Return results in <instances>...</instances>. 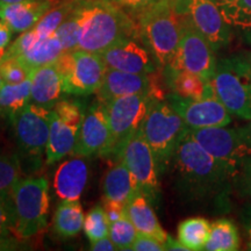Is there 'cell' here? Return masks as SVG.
Instances as JSON below:
<instances>
[{
	"label": "cell",
	"instance_id": "obj_7",
	"mask_svg": "<svg viewBox=\"0 0 251 251\" xmlns=\"http://www.w3.org/2000/svg\"><path fill=\"white\" fill-rule=\"evenodd\" d=\"M188 135L224 165L233 177L241 170L244 159L251 155V142L246 127L198 128L188 129Z\"/></svg>",
	"mask_w": 251,
	"mask_h": 251
},
{
	"label": "cell",
	"instance_id": "obj_9",
	"mask_svg": "<svg viewBox=\"0 0 251 251\" xmlns=\"http://www.w3.org/2000/svg\"><path fill=\"white\" fill-rule=\"evenodd\" d=\"M86 109L79 100L61 99L51 108L47 164H54L74 152Z\"/></svg>",
	"mask_w": 251,
	"mask_h": 251
},
{
	"label": "cell",
	"instance_id": "obj_18",
	"mask_svg": "<svg viewBox=\"0 0 251 251\" xmlns=\"http://www.w3.org/2000/svg\"><path fill=\"white\" fill-rule=\"evenodd\" d=\"M106 67L131 74L151 75L155 72L151 54L142 41L127 37L100 54Z\"/></svg>",
	"mask_w": 251,
	"mask_h": 251
},
{
	"label": "cell",
	"instance_id": "obj_32",
	"mask_svg": "<svg viewBox=\"0 0 251 251\" xmlns=\"http://www.w3.org/2000/svg\"><path fill=\"white\" fill-rule=\"evenodd\" d=\"M14 218L9 194L0 196V250L12 249L17 244Z\"/></svg>",
	"mask_w": 251,
	"mask_h": 251
},
{
	"label": "cell",
	"instance_id": "obj_5",
	"mask_svg": "<svg viewBox=\"0 0 251 251\" xmlns=\"http://www.w3.org/2000/svg\"><path fill=\"white\" fill-rule=\"evenodd\" d=\"M190 128L181 117L162 99H153L140 130L156 157L159 174L170 164Z\"/></svg>",
	"mask_w": 251,
	"mask_h": 251
},
{
	"label": "cell",
	"instance_id": "obj_11",
	"mask_svg": "<svg viewBox=\"0 0 251 251\" xmlns=\"http://www.w3.org/2000/svg\"><path fill=\"white\" fill-rule=\"evenodd\" d=\"M55 65L64 80L65 93L72 96L98 92L107 70L101 56L83 50L64 51Z\"/></svg>",
	"mask_w": 251,
	"mask_h": 251
},
{
	"label": "cell",
	"instance_id": "obj_36",
	"mask_svg": "<svg viewBox=\"0 0 251 251\" xmlns=\"http://www.w3.org/2000/svg\"><path fill=\"white\" fill-rule=\"evenodd\" d=\"M76 6L56 30V35H57L64 51H75L78 47V28L79 27H78Z\"/></svg>",
	"mask_w": 251,
	"mask_h": 251
},
{
	"label": "cell",
	"instance_id": "obj_12",
	"mask_svg": "<svg viewBox=\"0 0 251 251\" xmlns=\"http://www.w3.org/2000/svg\"><path fill=\"white\" fill-rule=\"evenodd\" d=\"M115 159L124 163L150 201L159 193V169L156 157L139 129L124 143Z\"/></svg>",
	"mask_w": 251,
	"mask_h": 251
},
{
	"label": "cell",
	"instance_id": "obj_16",
	"mask_svg": "<svg viewBox=\"0 0 251 251\" xmlns=\"http://www.w3.org/2000/svg\"><path fill=\"white\" fill-rule=\"evenodd\" d=\"M166 101L180 115L190 129L225 127L233 120L228 109L215 96L201 99H185L171 93L166 97Z\"/></svg>",
	"mask_w": 251,
	"mask_h": 251
},
{
	"label": "cell",
	"instance_id": "obj_30",
	"mask_svg": "<svg viewBox=\"0 0 251 251\" xmlns=\"http://www.w3.org/2000/svg\"><path fill=\"white\" fill-rule=\"evenodd\" d=\"M76 2L77 0H63L58 4L54 5L40 19V21L33 27V29H35L40 35L43 36L55 34L59 25L65 20V18L75 8Z\"/></svg>",
	"mask_w": 251,
	"mask_h": 251
},
{
	"label": "cell",
	"instance_id": "obj_28",
	"mask_svg": "<svg viewBox=\"0 0 251 251\" xmlns=\"http://www.w3.org/2000/svg\"><path fill=\"white\" fill-rule=\"evenodd\" d=\"M211 224L203 218L184 220L178 227V241L188 251L205 250L211 234Z\"/></svg>",
	"mask_w": 251,
	"mask_h": 251
},
{
	"label": "cell",
	"instance_id": "obj_33",
	"mask_svg": "<svg viewBox=\"0 0 251 251\" xmlns=\"http://www.w3.org/2000/svg\"><path fill=\"white\" fill-rule=\"evenodd\" d=\"M109 224L103 206L97 205L87 213L84 221V231H85L90 242L107 237L109 234Z\"/></svg>",
	"mask_w": 251,
	"mask_h": 251
},
{
	"label": "cell",
	"instance_id": "obj_29",
	"mask_svg": "<svg viewBox=\"0 0 251 251\" xmlns=\"http://www.w3.org/2000/svg\"><path fill=\"white\" fill-rule=\"evenodd\" d=\"M240 249V234L233 221L220 219L211 226V234L207 241V251H236Z\"/></svg>",
	"mask_w": 251,
	"mask_h": 251
},
{
	"label": "cell",
	"instance_id": "obj_42",
	"mask_svg": "<svg viewBox=\"0 0 251 251\" xmlns=\"http://www.w3.org/2000/svg\"><path fill=\"white\" fill-rule=\"evenodd\" d=\"M241 219L247 233V250H251V205L244 207Z\"/></svg>",
	"mask_w": 251,
	"mask_h": 251
},
{
	"label": "cell",
	"instance_id": "obj_17",
	"mask_svg": "<svg viewBox=\"0 0 251 251\" xmlns=\"http://www.w3.org/2000/svg\"><path fill=\"white\" fill-rule=\"evenodd\" d=\"M111 142V128L106 103L96 100L86 109L76 147L72 155L86 157L105 156Z\"/></svg>",
	"mask_w": 251,
	"mask_h": 251
},
{
	"label": "cell",
	"instance_id": "obj_44",
	"mask_svg": "<svg viewBox=\"0 0 251 251\" xmlns=\"http://www.w3.org/2000/svg\"><path fill=\"white\" fill-rule=\"evenodd\" d=\"M12 31L8 25H6L4 21L0 20V49L7 48L12 40Z\"/></svg>",
	"mask_w": 251,
	"mask_h": 251
},
{
	"label": "cell",
	"instance_id": "obj_4",
	"mask_svg": "<svg viewBox=\"0 0 251 251\" xmlns=\"http://www.w3.org/2000/svg\"><path fill=\"white\" fill-rule=\"evenodd\" d=\"M211 84L215 97L231 115L251 120V55L216 62Z\"/></svg>",
	"mask_w": 251,
	"mask_h": 251
},
{
	"label": "cell",
	"instance_id": "obj_43",
	"mask_svg": "<svg viewBox=\"0 0 251 251\" xmlns=\"http://www.w3.org/2000/svg\"><path fill=\"white\" fill-rule=\"evenodd\" d=\"M91 250L93 251H113L118 250V248L115 247V244L112 242V240L107 237L100 238V240L94 241V242H91Z\"/></svg>",
	"mask_w": 251,
	"mask_h": 251
},
{
	"label": "cell",
	"instance_id": "obj_31",
	"mask_svg": "<svg viewBox=\"0 0 251 251\" xmlns=\"http://www.w3.org/2000/svg\"><path fill=\"white\" fill-rule=\"evenodd\" d=\"M222 17L228 25L251 30V8L242 0H215Z\"/></svg>",
	"mask_w": 251,
	"mask_h": 251
},
{
	"label": "cell",
	"instance_id": "obj_49",
	"mask_svg": "<svg viewBox=\"0 0 251 251\" xmlns=\"http://www.w3.org/2000/svg\"><path fill=\"white\" fill-rule=\"evenodd\" d=\"M242 2L244 5H247L248 7L251 8V0H242Z\"/></svg>",
	"mask_w": 251,
	"mask_h": 251
},
{
	"label": "cell",
	"instance_id": "obj_50",
	"mask_svg": "<svg viewBox=\"0 0 251 251\" xmlns=\"http://www.w3.org/2000/svg\"><path fill=\"white\" fill-rule=\"evenodd\" d=\"M2 84H4V80H2V77H1V74H0V91H1V87H2Z\"/></svg>",
	"mask_w": 251,
	"mask_h": 251
},
{
	"label": "cell",
	"instance_id": "obj_8",
	"mask_svg": "<svg viewBox=\"0 0 251 251\" xmlns=\"http://www.w3.org/2000/svg\"><path fill=\"white\" fill-rule=\"evenodd\" d=\"M156 98L152 92H147L120 97L106 103L111 128V142L105 157H117L126 141L140 129Z\"/></svg>",
	"mask_w": 251,
	"mask_h": 251
},
{
	"label": "cell",
	"instance_id": "obj_25",
	"mask_svg": "<svg viewBox=\"0 0 251 251\" xmlns=\"http://www.w3.org/2000/svg\"><path fill=\"white\" fill-rule=\"evenodd\" d=\"M166 79L172 93L185 99H201L215 96L211 81L184 70L166 69Z\"/></svg>",
	"mask_w": 251,
	"mask_h": 251
},
{
	"label": "cell",
	"instance_id": "obj_10",
	"mask_svg": "<svg viewBox=\"0 0 251 251\" xmlns=\"http://www.w3.org/2000/svg\"><path fill=\"white\" fill-rule=\"evenodd\" d=\"M51 109L29 102L12 119L18 149L33 168L41 165L49 140Z\"/></svg>",
	"mask_w": 251,
	"mask_h": 251
},
{
	"label": "cell",
	"instance_id": "obj_20",
	"mask_svg": "<svg viewBox=\"0 0 251 251\" xmlns=\"http://www.w3.org/2000/svg\"><path fill=\"white\" fill-rule=\"evenodd\" d=\"M58 2V0H24L0 4V20L8 25L13 33H25L30 30Z\"/></svg>",
	"mask_w": 251,
	"mask_h": 251
},
{
	"label": "cell",
	"instance_id": "obj_2",
	"mask_svg": "<svg viewBox=\"0 0 251 251\" xmlns=\"http://www.w3.org/2000/svg\"><path fill=\"white\" fill-rule=\"evenodd\" d=\"M77 50L102 54L127 37H139L136 23L122 7L108 0H78Z\"/></svg>",
	"mask_w": 251,
	"mask_h": 251
},
{
	"label": "cell",
	"instance_id": "obj_22",
	"mask_svg": "<svg viewBox=\"0 0 251 251\" xmlns=\"http://www.w3.org/2000/svg\"><path fill=\"white\" fill-rule=\"evenodd\" d=\"M29 78L31 81V102L51 109L65 93L64 80L55 63L34 69Z\"/></svg>",
	"mask_w": 251,
	"mask_h": 251
},
{
	"label": "cell",
	"instance_id": "obj_34",
	"mask_svg": "<svg viewBox=\"0 0 251 251\" xmlns=\"http://www.w3.org/2000/svg\"><path fill=\"white\" fill-rule=\"evenodd\" d=\"M20 179L21 168L18 157L0 152V196L11 193Z\"/></svg>",
	"mask_w": 251,
	"mask_h": 251
},
{
	"label": "cell",
	"instance_id": "obj_40",
	"mask_svg": "<svg viewBox=\"0 0 251 251\" xmlns=\"http://www.w3.org/2000/svg\"><path fill=\"white\" fill-rule=\"evenodd\" d=\"M108 1L115 2L122 8H128L134 12H137L149 4H151V2L156 1V0H108Z\"/></svg>",
	"mask_w": 251,
	"mask_h": 251
},
{
	"label": "cell",
	"instance_id": "obj_38",
	"mask_svg": "<svg viewBox=\"0 0 251 251\" xmlns=\"http://www.w3.org/2000/svg\"><path fill=\"white\" fill-rule=\"evenodd\" d=\"M131 250L134 251H163L165 250L164 244L156 240L155 237L149 236V235L137 234L135 238Z\"/></svg>",
	"mask_w": 251,
	"mask_h": 251
},
{
	"label": "cell",
	"instance_id": "obj_19",
	"mask_svg": "<svg viewBox=\"0 0 251 251\" xmlns=\"http://www.w3.org/2000/svg\"><path fill=\"white\" fill-rule=\"evenodd\" d=\"M152 75V74H151ZM152 92L158 99V94L153 89L150 75L131 74L115 69L107 68L103 76L101 86L98 90V99L107 103L115 98H120L131 94Z\"/></svg>",
	"mask_w": 251,
	"mask_h": 251
},
{
	"label": "cell",
	"instance_id": "obj_23",
	"mask_svg": "<svg viewBox=\"0 0 251 251\" xmlns=\"http://www.w3.org/2000/svg\"><path fill=\"white\" fill-rule=\"evenodd\" d=\"M150 202L151 201L147 198L146 194L139 192L126 203L125 213L136 228L137 233L149 235L165 244L169 235L162 228Z\"/></svg>",
	"mask_w": 251,
	"mask_h": 251
},
{
	"label": "cell",
	"instance_id": "obj_21",
	"mask_svg": "<svg viewBox=\"0 0 251 251\" xmlns=\"http://www.w3.org/2000/svg\"><path fill=\"white\" fill-rule=\"evenodd\" d=\"M89 177L84 157L75 156L63 162L54 176V190L62 201H78L83 196Z\"/></svg>",
	"mask_w": 251,
	"mask_h": 251
},
{
	"label": "cell",
	"instance_id": "obj_13",
	"mask_svg": "<svg viewBox=\"0 0 251 251\" xmlns=\"http://www.w3.org/2000/svg\"><path fill=\"white\" fill-rule=\"evenodd\" d=\"M216 62L214 48L211 43L185 18L179 46L171 63L165 68L170 70L193 72L211 81Z\"/></svg>",
	"mask_w": 251,
	"mask_h": 251
},
{
	"label": "cell",
	"instance_id": "obj_24",
	"mask_svg": "<svg viewBox=\"0 0 251 251\" xmlns=\"http://www.w3.org/2000/svg\"><path fill=\"white\" fill-rule=\"evenodd\" d=\"M142 192L136 179L122 162L109 169L103 179L105 199L126 205L135 194Z\"/></svg>",
	"mask_w": 251,
	"mask_h": 251
},
{
	"label": "cell",
	"instance_id": "obj_27",
	"mask_svg": "<svg viewBox=\"0 0 251 251\" xmlns=\"http://www.w3.org/2000/svg\"><path fill=\"white\" fill-rule=\"evenodd\" d=\"M83 208L79 201H62L56 209L54 216V227L61 237L69 238L79 234L84 229Z\"/></svg>",
	"mask_w": 251,
	"mask_h": 251
},
{
	"label": "cell",
	"instance_id": "obj_48",
	"mask_svg": "<svg viewBox=\"0 0 251 251\" xmlns=\"http://www.w3.org/2000/svg\"><path fill=\"white\" fill-rule=\"evenodd\" d=\"M6 49H7V48L0 49V62H1V59L4 58V56H5V54H6Z\"/></svg>",
	"mask_w": 251,
	"mask_h": 251
},
{
	"label": "cell",
	"instance_id": "obj_39",
	"mask_svg": "<svg viewBox=\"0 0 251 251\" xmlns=\"http://www.w3.org/2000/svg\"><path fill=\"white\" fill-rule=\"evenodd\" d=\"M103 209H105L106 215H107L109 224L118 221V220H120L126 214L124 205L108 199L103 200Z\"/></svg>",
	"mask_w": 251,
	"mask_h": 251
},
{
	"label": "cell",
	"instance_id": "obj_6",
	"mask_svg": "<svg viewBox=\"0 0 251 251\" xmlns=\"http://www.w3.org/2000/svg\"><path fill=\"white\" fill-rule=\"evenodd\" d=\"M14 233L18 238H29L46 228L49 213V183L45 177L20 179L12 188Z\"/></svg>",
	"mask_w": 251,
	"mask_h": 251
},
{
	"label": "cell",
	"instance_id": "obj_26",
	"mask_svg": "<svg viewBox=\"0 0 251 251\" xmlns=\"http://www.w3.org/2000/svg\"><path fill=\"white\" fill-rule=\"evenodd\" d=\"M29 102H31L30 78L19 84H2L0 91V117L12 120Z\"/></svg>",
	"mask_w": 251,
	"mask_h": 251
},
{
	"label": "cell",
	"instance_id": "obj_14",
	"mask_svg": "<svg viewBox=\"0 0 251 251\" xmlns=\"http://www.w3.org/2000/svg\"><path fill=\"white\" fill-rule=\"evenodd\" d=\"M177 12L208 40L214 50L227 45L230 39L229 25L215 0H174Z\"/></svg>",
	"mask_w": 251,
	"mask_h": 251
},
{
	"label": "cell",
	"instance_id": "obj_3",
	"mask_svg": "<svg viewBox=\"0 0 251 251\" xmlns=\"http://www.w3.org/2000/svg\"><path fill=\"white\" fill-rule=\"evenodd\" d=\"M137 13L140 40L157 64L168 67L179 46L185 17L178 13L174 0H156Z\"/></svg>",
	"mask_w": 251,
	"mask_h": 251
},
{
	"label": "cell",
	"instance_id": "obj_47",
	"mask_svg": "<svg viewBox=\"0 0 251 251\" xmlns=\"http://www.w3.org/2000/svg\"><path fill=\"white\" fill-rule=\"evenodd\" d=\"M246 129H247L248 137H249V140H250V142H251V120H250V124L246 127Z\"/></svg>",
	"mask_w": 251,
	"mask_h": 251
},
{
	"label": "cell",
	"instance_id": "obj_15",
	"mask_svg": "<svg viewBox=\"0 0 251 251\" xmlns=\"http://www.w3.org/2000/svg\"><path fill=\"white\" fill-rule=\"evenodd\" d=\"M64 50L57 35L43 36L35 29L21 33V35L6 49V56L17 58L29 72L34 69L54 64Z\"/></svg>",
	"mask_w": 251,
	"mask_h": 251
},
{
	"label": "cell",
	"instance_id": "obj_45",
	"mask_svg": "<svg viewBox=\"0 0 251 251\" xmlns=\"http://www.w3.org/2000/svg\"><path fill=\"white\" fill-rule=\"evenodd\" d=\"M165 250H180V251H188L186 249V247H184L179 241H176L172 238L170 235H169L168 240L165 242Z\"/></svg>",
	"mask_w": 251,
	"mask_h": 251
},
{
	"label": "cell",
	"instance_id": "obj_46",
	"mask_svg": "<svg viewBox=\"0 0 251 251\" xmlns=\"http://www.w3.org/2000/svg\"><path fill=\"white\" fill-rule=\"evenodd\" d=\"M24 1V0H0V4H11V2Z\"/></svg>",
	"mask_w": 251,
	"mask_h": 251
},
{
	"label": "cell",
	"instance_id": "obj_35",
	"mask_svg": "<svg viewBox=\"0 0 251 251\" xmlns=\"http://www.w3.org/2000/svg\"><path fill=\"white\" fill-rule=\"evenodd\" d=\"M137 230L127 218V215L122 216L120 220L113 222L109 226L108 236L112 242L115 244L118 250H131L135 238L137 236Z\"/></svg>",
	"mask_w": 251,
	"mask_h": 251
},
{
	"label": "cell",
	"instance_id": "obj_37",
	"mask_svg": "<svg viewBox=\"0 0 251 251\" xmlns=\"http://www.w3.org/2000/svg\"><path fill=\"white\" fill-rule=\"evenodd\" d=\"M0 74L4 83L19 84L29 79L30 72L17 58L5 55L0 62Z\"/></svg>",
	"mask_w": 251,
	"mask_h": 251
},
{
	"label": "cell",
	"instance_id": "obj_1",
	"mask_svg": "<svg viewBox=\"0 0 251 251\" xmlns=\"http://www.w3.org/2000/svg\"><path fill=\"white\" fill-rule=\"evenodd\" d=\"M176 186L186 200H213L224 207L233 176L188 135L181 140L174 158Z\"/></svg>",
	"mask_w": 251,
	"mask_h": 251
},
{
	"label": "cell",
	"instance_id": "obj_41",
	"mask_svg": "<svg viewBox=\"0 0 251 251\" xmlns=\"http://www.w3.org/2000/svg\"><path fill=\"white\" fill-rule=\"evenodd\" d=\"M242 172V183L246 191L251 196V157H247L241 165Z\"/></svg>",
	"mask_w": 251,
	"mask_h": 251
}]
</instances>
